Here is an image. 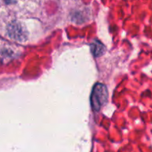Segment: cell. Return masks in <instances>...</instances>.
<instances>
[{
	"label": "cell",
	"mask_w": 152,
	"mask_h": 152,
	"mask_svg": "<svg viewBox=\"0 0 152 152\" xmlns=\"http://www.w3.org/2000/svg\"><path fill=\"white\" fill-rule=\"evenodd\" d=\"M90 50L92 52V55L95 57H98L104 54L105 52L106 48L104 45L99 41H94L92 44L90 45Z\"/></svg>",
	"instance_id": "cell-3"
},
{
	"label": "cell",
	"mask_w": 152,
	"mask_h": 152,
	"mask_svg": "<svg viewBox=\"0 0 152 152\" xmlns=\"http://www.w3.org/2000/svg\"><path fill=\"white\" fill-rule=\"evenodd\" d=\"M8 34L10 37L17 40H23L25 37L22 26L18 23H12L9 25Z\"/></svg>",
	"instance_id": "cell-2"
},
{
	"label": "cell",
	"mask_w": 152,
	"mask_h": 152,
	"mask_svg": "<svg viewBox=\"0 0 152 152\" xmlns=\"http://www.w3.org/2000/svg\"><path fill=\"white\" fill-rule=\"evenodd\" d=\"M108 99V91L104 85L96 83L92 88L90 96V102L92 108L95 111H98L101 107L106 103Z\"/></svg>",
	"instance_id": "cell-1"
}]
</instances>
